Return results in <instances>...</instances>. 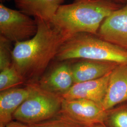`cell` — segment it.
Returning a JSON list of instances; mask_svg holds the SVG:
<instances>
[{
    "mask_svg": "<svg viewBox=\"0 0 127 127\" xmlns=\"http://www.w3.org/2000/svg\"><path fill=\"white\" fill-rule=\"evenodd\" d=\"M35 19L36 33L29 40L15 43L12 50V64L27 84L38 82L69 38L50 22Z\"/></svg>",
    "mask_w": 127,
    "mask_h": 127,
    "instance_id": "6da1fadb",
    "label": "cell"
},
{
    "mask_svg": "<svg viewBox=\"0 0 127 127\" xmlns=\"http://www.w3.org/2000/svg\"><path fill=\"white\" fill-rule=\"evenodd\" d=\"M120 8L112 0H75L61 5L50 22L69 38L78 33L96 35L104 19Z\"/></svg>",
    "mask_w": 127,
    "mask_h": 127,
    "instance_id": "7a4b0ae2",
    "label": "cell"
},
{
    "mask_svg": "<svg viewBox=\"0 0 127 127\" xmlns=\"http://www.w3.org/2000/svg\"><path fill=\"white\" fill-rule=\"evenodd\" d=\"M59 62L86 59L127 63V50L88 33H78L70 37L61 46L55 59Z\"/></svg>",
    "mask_w": 127,
    "mask_h": 127,
    "instance_id": "3957f363",
    "label": "cell"
},
{
    "mask_svg": "<svg viewBox=\"0 0 127 127\" xmlns=\"http://www.w3.org/2000/svg\"><path fill=\"white\" fill-rule=\"evenodd\" d=\"M32 84V91L13 115V120L28 125L41 123L59 114L63 98L45 91L38 83Z\"/></svg>",
    "mask_w": 127,
    "mask_h": 127,
    "instance_id": "277c9868",
    "label": "cell"
},
{
    "mask_svg": "<svg viewBox=\"0 0 127 127\" xmlns=\"http://www.w3.org/2000/svg\"><path fill=\"white\" fill-rule=\"evenodd\" d=\"M38 30L35 18L0 4V35L15 43L31 39Z\"/></svg>",
    "mask_w": 127,
    "mask_h": 127,
    "instance_id": "5b68a950",
    "label": "cell"
},
{
    "mask_svg": "<svg viewBox=\"0 0 127 127\" xmlns=\"http://www.w3.org/2000/svg\"><path fill=\"white\" fill-rule=\"evenodd\" d=\"M60 112L88 127L104 123L106 116V111L101 105L84 99H63Z\"/></svg>",
    "mask_w": 127,
    "mask_h": 127,
    "instance_id": "8992f818",
    "label": "cell"
},
{
    "mask_svg": "<svg viewBox=\"0 0 127 127\" xmlns=\"http://www.w3.org/2000/svg\"><path fill=\"white\" fill-rule=\"evenodd\" d=\"M96 35L127 50V7H121L104 19Z\"/></svg>",
    "mask_w": 127,
    "mask_h": 127,
    "instance_id": "52a82bcc",
    "label": "cell"
},
{
    "mask_svg": "<svg viewBox=\"0 0 127 127\" xmlns=\"http://www.w3.org/2000/svg\"><path fill=\"white\" fill-rule=\"evenodd\" d=\"M68 61L60 62L37 82L42 89L58 95L67 92L74 84L71 64Z\"/></svg>",
    "mask_w": 127,
    "mask_h": 127,
    "instance_id": "ba28073f",
    "label": "cell"
},
{
    "mask_svg": "<svg viewBox=\"0 0 127 127\" xmlns=\"http://www.w3.org/2000/svg\"><path fill=\"white\" fill-rule=\"evenodd\" d=\"M127 102V63L118 64L111 72L102 103L105 111Z\"/></svg>",
    "mask_w": 127,
    "mask_h": 127,
    "instance_id": "9c48e42d",
    "label": "cell"
},
{
    "mask_svg": "<svg viewBox=\"0 0 127 127\" xmlns=\"http://www.w3.org/2000/svg\"><path fill=\"white\" fill-rule=\"evenodd\" d=\"M111 73L95 80L74 83L62 97L64 99L68 100L84 99L91 100L102 106L106 94Z\"/></svg>",
    "mask_w": 127,
    "mask_h": 127,
    "instance_id": "30bf717a",
    "label": "cell"
},
{
    "mask_svg": "<svg viewBox=\"0 0 127 127\" xmlns=\"http://www.w3.org/2000/svg\"><path fill=\"white\" fill-rule=\"evenodd\" d=\"M118 64L112 62L80 59L71 64L74 84L104 77L111 73Z\"/></svg>",
    "mask_w": 127,
    "mask_h": 127,
    "instance_id": "8fae6325",
    "label": "cell"
},
{
    "mask_svg": "<svg viewBox=\"0 0 127 127\" xmlns=\"http://www.w3.org/2000/svg\"><path fill=\"white\" fill-rule=\"evenodd\" d=\"M32 84L16 87L0 92V124L5 126L13 121V115L32 91Z\"/></svg>",
    "mask_w": 127,
    "mask_h": 127,
    "instance_id": "7c38bea8",
    "label": "cell"
},
{
    "mask_svg": "<svg viewBox=\"0 0 127 127\" xmlns=\"http://www.w3.org/2000/svg\"><path fill=\"white\" fill-rule=\"evenodd\" d=\"M65 0H14L17 8L23 13L50 22Z\"/></svg>",
    "mask_w": 127,
    "mask_h": 127,
    "instance_id": "4fadbf2b",
    "label": "cell"
},
{
    "mask_svg": "<svg viewBox=\"0 0 127 127\" xmlns=\"http://www.w3.org/2000/svg\"><path fill=\"white\" fill-rule=\"evenodd\" d=\"M104 123L108 127H127V102L106 111Z\"/></svg>",
    "mask_w": 127,
    "mask_h": 127,
    "instance_id": "5bb4252c",
    "label": "cell"
},
{
    "mask_svg": "<svg viewBox=\"0 0 127 127\" xmlns=\"http://www.w3.org/2000/svg\"><path fill=\"white\" fill-rule=\"evenodd\" d=\"M25 82L13 64L9 67L0 71V92L18 87Z\"/></svg>",
    "mask_w": 127,
    "mask_h": 127,
    "instance_id": "9a60e30c",
    "label": "cell"
},
{
    "mask_svg": "<svg viewBox=\"0 0 127 127\" xmlns=\"http://www.w3.org/2000/svg\"><path fill=\"white\" fill-rule=\"evenodd\" d=\"M30 125L32 127H88L76 122L60 112L52 118Z\"/></svg>",
    "mask_w": 127,
    "mask_h": 127,
    "instance_id": "2e32d148",
    "label": "cell"
},
{
    "mask_svg": "<svg viewBox=\"0 0 127 127\" xmlns=\"http://www.w3.org/2000/svg\"><path fill=\"white\" fill-rule=\"evenodd\" d=\"M12 42L0 35V71L12 65Z\"/></svg>",
    "mask_w": 127,
    "mask_h": 127,
    "instance_id": "e0dca14e",
    "label": "cell"
},
{
    "mask_svg": "<svg viewBox=\"0 0 127 127\" xmlns=\"http://www.w3.org/2000/svg\"><path fill=\"white\" fill-rule=\"evenodd\" d=\"M4 127H32L30 125L21 123L17 121H12L7 124Z\"/></svg>",
    "mask_w": 127,
    "mask_h": 127,
    "instance_id": "ac0fdd59",
    "label": "cell"
},
{
    "mask_svg": "<svg viewBox=\"0 0 127 127\" xmlns=\"http://www.w3.org/2000/svg\"><path fill=\"white\" fill-rule=\"evenodd\" d=\"M91 127H108L104 123H99V124H95L92 126Z\"/></svg>",
    "mask_w": 127,
    "mask_h": 127,
    "instance_id": "d6986e66",
    "label": "cell"
},
{
    "mask_svg": "<svg viewBox=\"0 0 127 127\" xmlns=\"http://www.w3.org/2000/svg\"><path fill=\"white\" fill-rule=\"evenodd\" d=\"M113 0L114 1H116L118 2H122V3H123V2L126 3V2H127V0Z\"/></svg>",
    "mask_w": 127,
    "mask_h": 127,
    "instance_id": "ffe728a7",
    "label": "cell"
},
{
    "mask_svg": "<svg viewBox=\"0 0 127 127\" xmlns=\"http://www.w3.org/2000/svg\"><path fill=\"white\" fill-rule=\"evenodd\" d=\"M7 0H0L1 3H3V2H4L6 1H7Z\"/></svg>",
    "mask_w": 127,
    "mask_h": 127,
    "instance_id": "44dd1931",
    "label": "cell"
},
{
    "mask_svg": "<svg viewBox=\"0 0 127 127\" xmlns=\"http://www.w3.org/2000/svg\"><path fill=\"white\" fill-rule=\"evenodd\" d=\"M5 126L4 125H2V124H0V127H4Z\"/></svg>",
    "mask_w": 127,
    "mask_h": 127,
    "instance_id": "7402d4cb",
    "label": "cell"
},
{
    "mask_svg": "<svg viewBox=\"0 0 127 127\" xmlns=\"http://www.w3.org/2000/svg\"><path fill=\"white\" fill-rule=\"evenodd\" d=\"M126 6H127V2H126Z\"/></svg>",
    "mask_w": 127,
    "mask_h": 127,
    "instance_id": "603a6c76",
    "label": "cell"
}]
</instances>
